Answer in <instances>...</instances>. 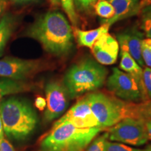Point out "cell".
I'll return each mask as SVG.
<instances>
[{
  "label": "cell",
  "instance_id": "cell-14",
  "mask_svg": "<svg viewBox=\"0 0 151 151\" xmlns=\"http://www.w3.org/2000/svg\"><path fill=\"white\" fill-rule=\"evenodd\" d=\"M120 68L124 72L131 75L137 81L142 92L143 101L148 100L143 86L142 67L127 52L120 51Z\"/></svg>",
  "mask_w": 151,
  "mask_h": 151
},
{
  "label": "cell",
  "instance_id": "cell-1",
  "mask_svg": "<svg viewBox=\"0 0 151 151\" xmlns=\"http://www.w3.org/2000/svg\"><path fill=\"white\" fill-rule=\"evenodd\" d=\"M26 35L39 41L45 51L58 57L67 55L73 47V31L67 18L60 11H49L39 16Z\"/></svg>",
  "mask_w": 151,
  "mask_h": 151
},
{
  "label": "cell",
  "instance_id": "cell-26",
  "mask_svg": "<svg viewBox=\"0 0 151 151\" xmlns=\"http://www.w3.org/2000/svg\"><path fill=\"white\" fill-rule=\"evenodd\" d=\"M143 82L148 99H151V68L146 67L143 70Z\"/></svg>",
  "mask_w": 151,
  "mask_h": 151
},
{
  "label": "cell",
  "instance_id": "cell-17",
  "mask_svg": "<svg viewBox=\"0 0 151 151\" xmlns=\"http://www.w3.org/2000/svg\"><path fill=\"white\" fill-rule=\"evenodd\" d=\"M29 87L25 83L15 80L0 81V92L1 95L8 94H14L18 92L29 90Z\"/></svg>",
  "mask_w": 151,
  "mask_h": 151
},
{
  "label": "cell",
  "instance_id": "cell-19",
  "mask_svg": "<svg viewBox=\"0 0 151 151\" xmlns=\"http://www.w3.org/2000/svg\"><path fill=\"white\" fill-rule=\"evenodd\" d=\"M94 9L96 14L103 20H109L114 15V9L109 0H97Z\"/></svg>",
  "mask_w": 151,
  "mask_h": 151
},
{
  "label": "cell",
  "instance_id": "cell-10",
  "mask_svg": "<svg viewBox=\"0 0 151 151\" xmlns=\"http://www.w3.org/2000/svg\"><path fill=\"white\" fill-rule=\"evenodd\" d=\"M57 122H67L76 127L82 129L95 127H101L97 118L90 108L86 95L78 99L75 104L62 116V118L57 120Z\"/></svg>",
  "mask_w": 151,
  "mask_h": 151
},
{
  "label": "cell",
  "instance_id": "cell-21",
  "mask_svg": "<svg viewBox=\"0 0 151 151\" xmlns=\"http://www.w3.org/2000/svg\"><path fill=\"white\" fill-rule=\"evenodd\" d=\"M60 2L71 24L76 26L78 22V16L76 11L73 0H60Z\"/></svg>",
  "mask_w": 151,
  "mask_h": 151
},
{
  "label": "cell",
  "instance_id": "cell-28",
  "mask_svg": "<svg viewBox=\"0 0 151 151\" xmlns=\"http://www.w3.org/2000/svg\"><path fill=\"white\" fill-rule=\"evenodd\" d=\"M35 106L39 110L43 111L46 106V100L43 97H38L35 99Z\"/></svg>",
  "mask_w": 151,
  "mask_h": 151
},
{
  "label": "cell",
  "instance_id": "cell-3",
  "mask_svg": "<svg viewBox=\"0 0 151 151\" xmlns=\"http://www.w3.org/2000/svg\"><path fill=\"white\" fill-rule=\"evenodd\" d=\"M108 71L91 58L78 61L66 72L63 83L71 99L98 90L104 86Z\"/></svg>",
  "mask_w": 151,
  "mask_h": 151
},
{
  "label": "cell",
  "instance_id": "cell-16",
  "mask_svg": "<svg viewBox=\"0 0 151 151\" xmlns=\"http://www.w3.org/2000/svg\"><path fill=\"white\" fill-rule=\"evenodd\" d=\"M16 27V20L11 15H4L0 19V56L1 55L4 48L14 32Z\"/></svg>",
  "mask_w": 151,
  "mask_h": 151
},
{
  "label": "cell",
  "instance_id": "cell-25",
  "mask_svg": "<svg viewBox=\"0 0 151 151\" xmlns=\"http://www.w3.org/2000/svg\"><path fill=\"white\" fill-rule=\"evenodd\" d=\"M97 0H73L76 11L79 12H88L94 8Z\"/></svg>",
  "mask_w": 151,
  "mask_h": 151
},
{
  "label": "cell",
  "instance_id": "cell-33",
  "mask_svg": "<svg viewBox=\"0 0 151 151\" xmlns=\"http://www.w3.org/2000/svg\"><path fill=\"white\" fill-rule=\"evenodd\" d=\"M151 4V0H141L140 1V9L141 10L144 7Z\"/></svg>",
  "mask_w": 151,
  "mask_h": 151
},
{
  "label": "cell",
  "instance_id": "cell-7",
  "mask_svg": "<svg viewBox=\"0 0 151 151\" xmlns=\"http://www.w3.org/2000/svg\"><path fill=\"white\" fill-rule=\"evenodd\" d=\"M106 81V88L111 94L129 102L143 101L142 92L137 82L129 73L113 68Z\"/></svg>",
  "mask_w": 151,
  "mask_h": 151
},
{
  "label": "cell",
  "instance_id": "cell-23",
  "mask_svg": "<svg viewBox=\"0 0 151 151\" xmlns=\"http://www.w3.org/2000/svg\"><path fill=\"white\" fill-rule=\"evenodd\" d=\"M107 142H108V134L105 133L103 135L95 138L90 143L86 151H106Z\"/></svg>",
  "mask_w": 151,
  "mask_h": 151
},
{
  "label": "cell",
  "instance_id": "cell-29",
  "mask_svg": "<svg viewBox=\"0 0 151 151\" xmlns=\"http://www.w3.org/2000/svg\"><path fill=\"white\" fill-rule=\"evenodd\" d=\"M7 6H8L7 0H0V19L1 16L4 14Z\"/></svg>",
  "mask_w": 151,
  "mask_h": 151
},
{
  "label": "cell",
  "instance_id": "cell-24",
  "mask_svg": "<svg viewBox=\"0 0 151 151\" xmlns=\"http://www.w3.org/2000/svg\"><path fill=\"white\" fill-rule=\"evenodd\" d=\"M141 54L145 65L151 68V39L146 38L142 41Z\"/></svg>",
  "mask_w": 151,
  "mask_h": 151
},
{
  "label": "cell",
  "instance_id": "cell-22",
  "mask_svg": "<svg viewBox=\"0 0 151 151\" xmlns=\"http://www.w3.org/2000/svg\"><path fill=\"white\" fill-rule=\"evenodd\" d=\"M106 151H151V146L145 148H136L120 143L108 141L106 143Z\"/></svg>",
  "mask_w": 151,
  "mask_h": 151
},
{
  "label": "cell",
  "instance_id": "cell-18",
  "mask_svg": "<svg viewBox=\"0 0 151 151\" xmlns=\"http://www.w3.org/2000/svg\"><path fill=\"white\" fill-rule=\"evenodd\" d=\"M132 118L142 119L145 121L151 120V99L139 103L132 102Z\"/></svg>",
  "mask_w": 151,
  "mask_h": 151
},
{
  "label": "cell",
  "instance_id": "cell-6",
  "mask_svg": "<svg viewBox=\"0 0 151 151\" xmlns=\"http://www.w3.org/2000/svg\"><path fill=\"white\" fill-rule=\"evenodd\" d=\"M108 139L111 141L140 146L149 141L146 121L142 119L126 118L107 129Z\"/></svg>",
  "mask_w": 151,
  "mask_h": 151
},
{
  "label": "cell",
  "instance_id": "cell-20",
  "mask_svg": "<svg viewBox=\"0 0 151 151\" xmlns=\"http://www.w3.org/2000/svg\"><path fill=\"white\" fill-rule=\"evenodd\" d=\"M141 28L146 38L151 39V4L141 10Z\"/></svg>",
  "mask_w": 151,
  "mask_h": 151
},
{
  "label": "cell",
  "instance_id": "cell-12",
  "mask_svg": "<svg viewBox=\"0 0 151 151\" xmlns=\"http://www.w3.org/2000/svg\"><path fill=\"white\" fill-rule=\"evenodd\" d=\"M119 49L120 46L117 39L107 32L94 43L91 50L97 62L101 65H111L118 60Z\"/></svg>",
  "mask_w": 151,
  "mask_h": 151
},
{
  "label": "cell",
  "instance_id": "cell-27",
  "mask_svg": "<svg viewBox=\"0 0 151 151\" xmlns=\"http://www.w3.org/2000/svg\"><path fill=\"white\" fill-rule=\"evenodd\" d=\"M0 151H15V150L12 145L4 139L0 141Z\"/></svg>",
  "mask_w": 151,
  "mask_h": 151
},
{
  "label": "cell",
  "instance_id": "cell-8",
  "mask_svg": "<svg viewBox=\"0 0 151 151\" xmlns=\"http://www.w3.org/2000/svg\"><path fill=\"white\" fill-rule=\"evenodd\" d=\"M46 106L44 118L46 121H52L64 113L69 103V94L63 82L51 81L45 88Z\"/></svg>",
  "mask_w": 151,
  "mask_h": 151
},
{
  "label": "cell",
  "instance_id": "cell-31",
  "mask_svg": "<svg viewBox=\"0 0 151 151\" xmlns=\"http://www.w3.org/2000/svg\"><path fill=\"white\" fill-rule=\"evenodd\" d=\"M9 1L16 4H29L37 2L39 0H9Z\"/></svg>",
  "mask_w": 151,
  "mask_h": 151
},
{
  "label": "cell",
  "instance_id": "cell-5",
  "mask_svg": "<svg viewBox=\"0 0 151 151\" xmlns=\"http://www.w3.org/2000/svg\"><path fill=\"white\" fill-rule=\"evenodd\" d=\"M100 127L104 130L126 118H132V102L125 101L113 94L93 92L86 94Z\"/></svg>",
  "mask_w": 151,
  "mask_h": 151
},
{
  "label": "cell",
  "instance_id": "cell-34",
  "mask_svg": "<svg viewBox=\"0 0 151 151\" xmlns=\"http://www.w3.org/2000/svg\"><path fill=\"white\" fill-rule=\"evenodd\" d=\"M50 1L51 3V4L55 6H58L61 4L60 0H50Z\"/></svg>",
  "mask_w": 151,
  "mask_h": 151
},
{
  "label": "cell",
  "instance_id": "cell-15",
  "mask_svg": "<svg viewBox=\"0 0 151 151\" xmlns=\"http://www.w3.org/2000/svg\"><path fill=\"white\" fill-rule=\"evenodd\" d=\"M110 26L107 24H102L97 29L91 30H81L75 27L73 35L79 46L87 47L91 49L94 43L97 41L104 34L109 32Z\"/></svg>",
  "mask_w": 151,
  "mask_h": 151
},
{
  "label": "cell",
  "instance_id": "cell-13",
  "mask_svg": "<svg viewBox=\"0 0 151 151\" xmlns=\"http://www.w3.org/2000/svg\"><path fill=\"white\" fill-rule=\"evenodd\" d=\"M114 9V15L109 20H102L101 23L109 26L116 22L135 16L141 11V0H109Z\"/></svg>",
  "mask_w": 151,
  "mask_h": 151
},
{
  "label": "cell",
  "instance_id": "cell-30",
  "mask_svg": "<svg viewBox=\"0 0 151 151\" xmlns=\"http://www.w3.org/2000/svg\"><path fill=\"white\" fill-rule=\"evenodd\" d=\"M146 127L148 140L151 141V120H146Z\"/></svg>",
  "mask_w": 151,
  "mask_h": 151
},
{
  "label": "cell",
  "instance_id": "cell-2",
  "mask_svg": "<svg viewBox=\"0 0 151 151\" xmlns=\"http://www.w3.org/2000/svg\"><path fill=\"white\" fill-rule=\"evenodd\" d=\"M103 129L99 127L78 128L67 122H55L41 141L43 151H86Z\"/></svg>",
  "mask_w": 151,
  "mask_h": 151
},
{
  "label": "cell",
  "instance_id": "cell-35",
  "mask_svg": "<svg viewBox=\"0 0 151 151\" xmlns=\"http://www.w3.org/2000/svg\"><path fill=\"white\" fill-rule=\"evenodd\" d=\"M1 96H2V95H1V92H0V100H1Z\"/></svg>",
  "mask_w": 151,
  "mask_h": 151
},
{
  "label": "cell",
  "instance_id": "cell-32",
  "mask_svg": "<svg viewBox=\"0 0 151 151\" xmlns=\"http://www.w3.org/2000/svg\"><path fill=\"white\" fill-rule=\"evenodd\" d=\"M4 126L2 120H1V114H0V141L4 139Z\"/></svg>",
  "mask_w": 151,
  "mask_h": 151
},
{
  "label": "cell",
  "instance_id": "cell-11",
  "mask_svg": "<svg viewBox=\"0 0 151 151\" xmlns=\"http://www.w3.org/2000/svg\"><path fill=\"white\" fill-rule=\"evenodd\" d=\"M116 39L120 51L127 52L141 67H144L145 64L141 54V46L144 39V34L137 27H131L117 34Z\"/></svg>",
  "mask_w": 151,
  "mask_h": 151
},
{
  "label": "cell",
  "instance_id": "cell-4",
  "mask_svg": "<svg viewBox=\"0 0 151 151\" xmlns=\"http://www.w3.org/2000/svg\"><path fill=\"white\" fill-rule=\"evenodd\" d=\"M0 114L7 137L22 140L37 127L38 119L31 105L24 99L11 97L0 102Z\"/></svg>",
  "mask_w": 151,
  "mask_h": 151
},
{
  "label": "cell",
  "instance_id": "cell-9",
  "mask_svg": "<svg viewBox=\"0 0 151 151\" xmlns=\"http://www.w3.org/2000/svg\"><path fill=\"white\" fill-rule=\"evenodd\" d=\"M41 68L42 65L39 60L6 57L0 60V76L23 81L34 76L41 71Z\"/></svg>",
  "mask_w": 151,
  "mask_h": 151
}]
</instances>
